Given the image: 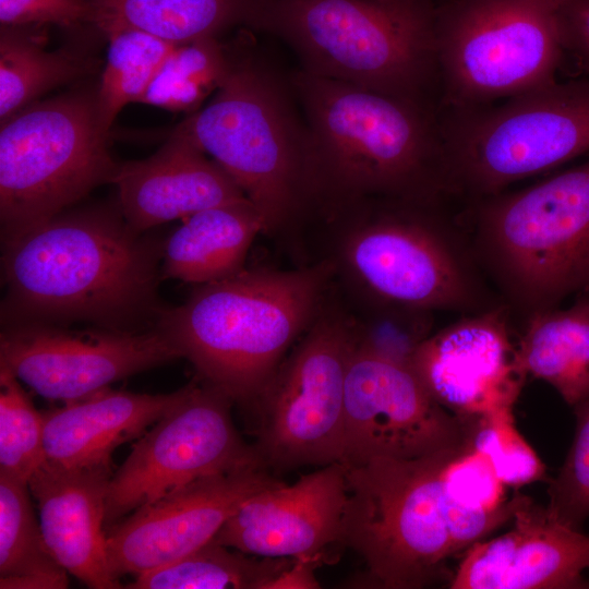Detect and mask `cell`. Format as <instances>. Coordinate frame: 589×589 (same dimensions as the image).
<instances>
[{
	"label": "cell",
	"instance_id": "obj_2",
	"mask_svg": "<svg viewBox=\"0 0 589 589\" xmlns=\"http://www.w3.org/2000/svg\"><path fill=\"white\" fill-rule=\"evenodd\" d=\"M433 206L376 197L320 212L301 235V265L328 262L351 300L462 315L496 305L469 240Z\"/></svg>",
	"mask_w": 589,
	"mask_h": 589
},
{
	"label": "cell",
	"instance_id": "obj_33",
	"mask_svg": "<svg viewBox=\"0 0 589 589\" xmlns=\"http://www.w3.org/2000/svg\"><path fill=\"white\" fill-rule=\"evenodd\" d=\"M20 382L0 368V473L28 483L46 462L44 417Z\"/></svg>",
	"mask_w": 589,
	"mask_h": 589
},
{
	"label": "cell",
	"instance_id": "obj_13",
	"mask_svg": "<svg viewBox=\"0 0 589 589\" xmlns=\"http://www.w3.org/2000/svg\"><path fill=\"white\" fill-rule=\"evenodd\" d=\"M233 401L199 377L182 399L146 431L111 477L105 530L141 506L199 478L265 467L254 445L239 434Z\"/></svg>",
	"mask_w": 589,
	"mask_h": 589
},
{
	"label": "cell",
	"instance_id": "obj_1",
	"mask_svg": "<svg viewBox=\"0 0 589 589\" xmlns=\"http://www.w3.org/2000/svg\"><path fill=\"white\" fill-rule=\"evenodd\" d=\"M1 245V326L156 327L164 242L134 229L118 203L68 208Z\"/></svg>",
	"mask_w": 589,
	"mask_h": 589
},
{
	"label": "cell",
	"instance_id": "obj_26",
	"mask_svg": "<svg viewBox=\"0 0 589 589\" xmlns=\"http://www.w3.org/2000/svg\"><path fill=\"white\" fill-rule=\"evenodd\" d=\"M506 485L469 440L443 465L440 494L454 554L510 521L524 494Z\"/></svg>",
	"mask_w": 589,
	"mask_h": 589
},
{
	"label": "cell",
	"instance_id": "obj_5",
	"mask_svg": "<svg viewBox=\"0 0 589 589\" xmlns=\"http://www.w3.org/2000/svg\"><path fill=\"white\" fill-rule=\"evenodd\" d=\"M470 248L524 318L589 294V161L478 200Z\"/></svg>",
	"mask_w": 589,
	"mask_h": 589
},
{
	"label": "cell",
	"instance_id": "obj_11",
	"mask_svg": "<svg viewBox=\"0 0 589 589\" xmlns=\"http://www.w3.org/2000/svg\"><path fill=\"white\" fill-rule=\"evenodd\" d=\"M353 348L347 313L332 285L320 313L248 407L256 418L253 445L267 469L341 462Z\"/></svg>",
	"mask_w": 589,
	"mask_h": 589
},
{
	"label": "cell",
	"instance_id": "obj_23",
	"mask_svg": "<svg viewBox=\"0 0 589 589\" xmlns=\"http://www.w3.org/2000/svg\"><path fill=\"white\" fill-rule=\"evenodd\" d=\"M264 230V218L250 200L194 213L164 241L161 277L194 285L228 278L245 267Z\"/></svg>",
	"mask_w": 589,
	"mask_h": 589
},
{
	"label": "cell",
	"instance_id": "obj_4",
	"mask_svg": "<svg viewBox=\"0 0 589 589\" xmlns=\"http://www.w3.org/2000/svg\"><path fill=\"white\" fill-rule=\"evenodd\" d=\"M332 285L326 261L244 267L195 285L183 303L161 310L156 328L201 381L248 408L320 313Z\"/></svg>",
	"mask_w": 589,
	"mask_h": 589
},
{
	"label": "cell",
	"instance_id": "obj_20",
	"mask_svg": "<svg viewBox=\"0 0 589 589\" xmlns=\"http://www.w3.org/2000/svg\"><path fill=\"white\" fill-rule=\"evenodd\" d=\"M111 183L123 217L139 231L249 200L216 161L175 132L152 156L119 164Z\"/></svg>",
	"mask_w": 589,
	"mask_h": 589
},
{
	"label": "cell",
	"instance_id": "obj_34",
	"mask_svg": "<svg viewBox=\"0 0 589 589\" xmlns=\"http://www.w3.org/2000/svg\"><path fill=\"white\" fill-rule=\"evenodd\" d=\"M513 407L503 408L472 420V447L491 465L508 488H519L542 479L545 467L515 424Z\"/></svg>",
	"mask_w": 589,
	"mask_h": 589
},
{
	"label": "cell",
	"instance_id": "obj_8",
	"mask_svg": "<svg viewBox=\"0 0 589 589\" xmlns=\"http://www.w3.org/2000/svg\"><path fill=\"white\" fill-rule=\"evenodd\" d=\"M1 240L40 224L112 181L97 85L35 101L0 122Z\"/></svg>",
	"mask_w": 589,
	"mask_h": 589
},
{
	"label": "cell",
	"instance_id": "obj_3",
	"mask_svg": "<svg viewBox=\"0 0 589 589\" xmlns=\"http://www.w3.org/2000/svg\"><path fill=\"white\" fill-rule=\"evenodd\" d=\"M309 217L365 199L435 203L446 192L442 135L412 98L304 71Z\"/></svg>",
	"mask_w": 589,
	"mask_h": 589
},
{
	"label": "cell",
	"instance_id": "obj_12",
	"mask_svg": "<svg viewBox=\"0 0 589 589\" xmlns=\"http://www.w3.org/2000/svg\"><path fill=\"white\" fill-rule=\"evenodd\" d=\"M434 32L447 92L467 106L554 82L565 50L557 0H452Z\"/></svg>",
	"mask_w": 589,
	"mask_h": 589
},
{
	"label": "cell",
	"instance_id": "obj_31",
	"mask_svg": "<svg viewBox=\"0 0 589 589\" xmlns=\"http://www.w3.org/2000/svg\"><path fill=\"white\" fill-rule=\"evenodd\" d=\"M229 59L230 52L217 36L178 44L140 103L176 112H195L220 86Z\"/></svg>",
	"mask_w": 589,
	"mask_h": 589
},
{
	"label": "cell",
	"instance_id": "obj_19",
	"mask_svg": "<svg viewBox=\"0 0 589 589\" xmlns=\"http://www.w3.org/2000/svg\"><path fill=\"white\" fill-rule=\"evenodd\" d=\"M512 528L470 545L452 589L589 588V536L556 519L524 495Z\"/></svg>",
	"mask_w": 589,
	"mask_h": 589
},
{
	"label": "cell",
	"instance_id": "obj_32",
	"mask_svg": "<svg viewBox=\"0 0 589 589\" xmlns=\"http://www.w3.org/2000/svg\"><path fill=\"white\" fill-rule=\"evenodd\" d=\"M336 291L349 320L354 348L411 368L417 350L433 333L434 313L351 300Z\"/></svg>",
	"mask_w": 589,
	"mask_h": 589
},
{
	"label": "cell",
	"instance_id": "obj_29",
	"mask_svg": "<svg viewBox=\"0 0 589 589\" xmlns=\"http://www.w3.org/2000/svg\"><path fill=\"white\" fill-rule=\"evenodd\" d=\"M214 539L185 556L135 577L131 589H268L294 557L249 556Z\"/></svg>",
	"mask_w": 589,
	"mask_h": 589
},
{
	"label": "cell",
	"instance_id": "obj_36",
	"mask_svg": "<svg viewBox=\"0 0 589 589\" xmlns=\"http://www.w3.org/2000/svg\"><path fill=\"white\" fill-rule=\"evenodd\" d=\"M1 26L96 27V11L87 0H0Z\"/></svg>",
	"mask_w": 589,
	"mask_h": 589
},
{
	"label": "cell",
	"instance_id": "obj_35",
	"mask_svg": "<svg viewBox=\"0 0 589 589\" xmlns=\"http://www.w3.org/2000/svg\"><path fill=\"white\" fill-rule=\"evenodd\" d=\"M573 408L574 440L556 477L550 482L546 508L563 524L580 529L589 518V399Z\"/></svg>",
	"mask_w": 589,
	"mask_h": 589
},
{
	"label": "cell",
	"instance_id": "obj_24",
	"mask_svg": "<svg viewBox=\"0 0 589 589\" xmlns=\"http://www.w3.org/2000/svg\"><path fill=\"white\" fill-rule=\"evenodd\" d=\"M525 321L515 351L518 370L550 384L572 407L589 399V294Z\"/></svg>",
	"mask_w": 589,
	"mask_h": 589
},
{
	"label": "cell",
	"instance_id": "obj_6",
	"mask_svg": "<svg viewBox=\"0 0 589 589\" xmlns=\"http://www.w3.org/2000/svg\"><path fill=\"white\" fill-rule=\"evenodd\" d=\"M175 133L190 139L238 184L264 218V233L296 249L309 214L304 146L276 85L230 53L213 99Z\"/></svg>",
	"mask_w": 589,
	"mask_h": 589
},
{
	"label": "cell",
	"instance_id": "obj_22",
	"mask_svg": "<svg viewBox=\"0 0 589 589\" xmlns=\"http://www.w3.org/2000/svg\"><path fill=\"white\" fill-rule=\"evenodd\" d=\"M139 394L109 387L44 411L46 462L60 468L112 466L113 450L142 436L184 396Z\"/></svg>",
	"mask_w": 589,
	"mask_h": 589
},
{
	"label": "cell",
	"instance_id": "obj_7",
	"mask_svg": "<svg viewBox=\"0 0 589 589\" xmlns=\"http://www.w3.org/2000/svg\"><path fill=\"white\" fill-rule=\"evenodd\" d=\"M434 14L420 0H263L259 23L309 72L412 98L436 62Z\"/></svg>",
	"mask_w": 589,
	"mask_h": 589
},
{
	"label": "cell",
	"instance_id": "obj_10",
	"mask_svg": "<svg viewBox=\"0 0 589 589\" xmlns=\"http://www.w3.org/2000/svg\"><path fill=\"white\" fill-rule=\"evenodd\" d=\"M446 191L482 199L589 151V81H556L442 134Z\"/></svg>",
	"mask_w": 589,
	"mask_h": 589
},
{
	"label": "cell",
	"instance_id": "obj_25",
	"mask_svg": "<svg viewBox=\"0 0 589 589\" xmlns=\"http://www.w3.org/2000/svg\"><path fill=\"white\" fill-rule=\"evenodd\" d=\"M45 28L1 26L0 122L45 93L94 75L104 67L103 60L81 49H47Z\"/></svg>",
	"mask_w": 589,
	"mask_h": 589
},
{
	"label": "cell",
	"instance_id": "obj_30",
	"mask_svg": "<svg viewBox=\"0 0 589 589\" xmlns=\"http://www.w3.org/2000/svg\"><path fill=\"white\" fill-rule=\"evenodd\" d=\"M106 62L97 84V107L104 129L130 103H140L160 67L178 45L147 32L121 26L109 29Z\"/></svg>",
	"mask_w": 589,
	"mask_h": 589
},
{
	"label": "cell",
	"instance_id": "obj_14",
	"mask_svg": "<svg viewBox=\"0 0 589 589\" xmlns=\"http://www.w3.org/2000/svg\"><path fill=\"white\" fill-rule=\"evenodd\" d=\"M72 326L44 323L1 326L0 368L9 370L44 398L68 402L182 358L156 327L129 332Z\"/></svg>",
	"mask_w": 589,
	"mask_h": 589
},
{
	"label": "cell",
	"instance_id": "obj_15",
	"mask_svg": "<svg viewBox=\"0 0 589 589\" xmlns=\"http://www.w3.org/2000/svg\"><path fill=\"white\" fill-rule=\"evenodd\" d=\"M344 417L345 467L423 457L464 443L472 425L436 402L412 368L356 348Z\"/></svg>",
	"mask_w": 589,
	"mask_h": 589
},
{
	"label": "cell",
	"instance_id": "obj_37",
	"mask_svg": "<svg viewBox=\"0 0 589 589\" xmlns=\"http://www.w3.org/2000/svg\"><path fill=\"white\" fill-rule=\"evenodd\" d=\"M564 49L589 70V0H557Z\"/></svg>",
	"mask_w": 589,
	"mask_h": 589
},
{
	"label": "cell",
	"instance_id": "obj_28",
	"mask_svg": "<svg viewBox=\"0 0 589 589\" xmlns=\"http://www.w3.org/2000/svg\"><path fill=\"white\" fill-rule=\"evenodd\" d=\"M28 483L0 473V588L64 589L67 569L50 552Z\"/></svg>",
	"mask_w": 589,
	"mask_h": 589
},
{
	"label": "cell",
	"instance_id": "obj_17",
	"mask_svg": "<svg viewBox=\"0 0 589 589\" xmlns=\"http://www.w3.org/2000/svg\"><path fill=\"white\" fill-rule=\"evenodd\" d=\"M508 312L497 304L464 314L432 333L412 359L432 398L461 419L514 408L520 394L526 376L515 364Z\"/></svg>",
	"mask_w": 589,
	"mask_h": 589
},
{
	"label": "cell",
	"instance_id": "obj_21",
	"mask_svg": "<svg viewBox=\"0 0 589 589\" xmlns=\"http://www.w3.org/2000/svg\"><path fill=\"white\" fill-rule=\"evenodd\" d=\"M112 476V466L69 469L45 462L28 481L50 552L93 589L122 588L107 555L105 506Z\"/></svg>",
	"mask_w": 589,
	"mask_h": 589
},
{
	"label": "cell",
	"instance_id": "obj_16",
	"mask_svg": "<svg viewBox=\"0 0 589 589\" xmlns=\"http://www.w3.org/2000/svg\"><path fill=\"white\" fill-rule=\"evenodd\" d=\"M278 483L265 467L243 468L199 478L139 507L106 531L112 576L136 577L197 550L248 497Z\"/></svg>",
	"mask_w": 589,
	"mask_h": 589
},
{
	"label": "cell",
	"instance_id": "obj_38",
	"mask_svg": "<svg viewBox=\"0 0 589 589\" xmlns=\"http://www.w3.org/2000/svg\"><path fill=\"white\" fill-rule=\"evenodd\" d=\"M323 558L324 554L294 557L292 563L271 582L268 589L318 588L314 570Z\"/></svg>",
	"mask_w": 589,
	"mask_h": 589
},
{
	"label": "cell",
	"instance_id": "obj_18",
	"mask_svg": "<svg viewBox=\"0 0 589 589\" xmlns=\"http://www.w3.org/2000/svg\"><path fill=\"white\" fill-rule=\"evenodd\" d=\"M347 498L344 465L323 466L291 485L280 482L248 497L214 540L264 557L323 554L340 543Z\"/></svg>",
	"mask_w": 589,
	"mask_h": 589
},
{
	"label": "cell",
	"instance_id": "obj_27",
	"mask_svg": "<svg viewBox=\"0 0 589 589\" xmlns=\"http://www.w3.org/2000/svg\"><path fill=\"white\" fill-rule=\"evenodd\" d=\"M104 35L128 26L183 44L217 36L242 22H257L263 0H87Z\"/></svg>",
	"mask_w": 589,
	"mask_h": 589
},
{
	"label": "cell",
	"instance_id": "obj_9",
	"mask_svg": "<svg viewBox=\"0 0 589 589\" xmlns=\"http://www.w3.org/2000/svg\"><path fill=\"white\" fill-rule=\"evenodd\" d=\"M464 443L413 458H374L345 467L348 486L340 543L389 589H417L444 575L454 555L440 494L443 465Z\"/></svg>",
	"mask_w": 589,
	"mask_h": 589
}]
</instances>
